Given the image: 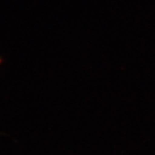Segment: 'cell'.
<instances>
[{"label": "cell", "mask_w": 155, "mask_h": 155, "mask_svg": "<svg viewBox=\"0 0 155 155\" xmlns=\"http://www.w3.org/2000/svg\"><path fill=\"white\" fill-rule=\"evenodd\" d=\"M0 62H1V61H0Z\"/></svg>", "instance_id": "6da1fadb"}]
</instances>
